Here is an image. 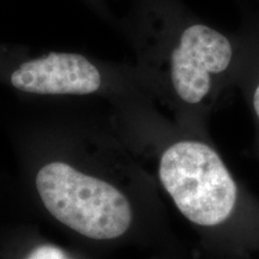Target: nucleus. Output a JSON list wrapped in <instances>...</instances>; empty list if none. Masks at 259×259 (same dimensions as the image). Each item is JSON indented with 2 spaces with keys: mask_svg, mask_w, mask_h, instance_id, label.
<instances>
[{
  "mask_svg": "<svg viewBox=\"0 0 259 259\" xmlns=\"http://www.w3.org/2000/svg\"><path fill=\"white\" fill-rule=\"evenodd\" d=\"M36 189L58 221L90 239L119 238L131 225V206L120 191L64 162L42 167Z\"/></svg>",
  "mask_w": 259,
  "mask_h": 259,
  "instance_id": "nucleus-1",
  "label": "nucleus"
},
{
  "mask_svg": "<svg viewBox=\"0 0 259 259\" xmlns=\"http://www.w3.org/2000/svg\"><path fill=\"white\" fill-rule=\"evenodd\" d=\"M158 174L179 211L196 225L218 226L235 208L234 179L220 155L202 142L183 141L168 148Z\"/></svg>",
  "mask_w": 259,
  "mask_h": 259,
  "instance_id": "nucleus-2",
  "label": "nucleus"
},
{
  "mask_svg": "<svg viewBox=\"0 0 259 259\" xmlns=\"http://www.w3.org/2000/svg\"><path fill=\"white\" fill-rule=\"evenodd\" d=\"M233 47L226 35L209 25L193 24L181 34L170 54V79L184 102H202L211 88L212 77L228 69Z\"/></svg>",
  "mask_w": 259,
  "mask_h": 259,
  "instance_id": "nucleus-3",
  "label": "nucleus"
},
{
  "mask_svg": "<svg viewBox=\"0 0 259 259\" xmlns=\"http://www.w3.org/2000/svg\"><path fill=\"white\" fill-rule=\"evenodd\" d=\"M16 89L37 95H88L101 88V73L85 57L50 53L22 64L11 74Z\"/></svg>",
  "mask_w": 259,
  "mask_h": 259,
  "instance_id": "nucleus-4",
  "label": "nucleus"
},
{
  "mask_svg": "<svg viewBox=\"0 0 259 259\" xmlns=\"http://www.w3.org/2000/svg\"><path fill=\"white\" fill-rule=\"evenodd\" d=\"M27 259H70L59 247L53 245H42L30 252Z\"/></svg>",
  "mask_w": 259,
  "mask_h": 259,
  "instance_id": "nucleus-5",
  "label": "nucleus"
},
{
  "mask_svg": "<svg viewBox=\"0 0 259 259\" xmlns=\"http://www.w3.org/2000/svg\"><path fill=\"white\" fill-rule=\"evenodd\" d=\"M253 109L255 115H257V118L259 119V84L257 85V88H255L253 94Z\"/></svg>",
  "mask_w": 259,
  "mask_h": 259,
  "instance_id": "nucleus-6",
  "label": "nucleus"
}]
</instances>
